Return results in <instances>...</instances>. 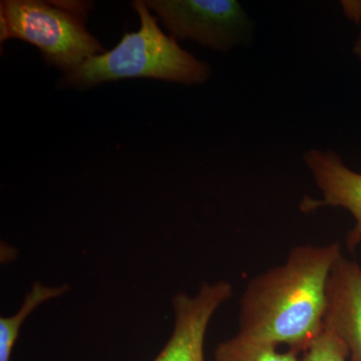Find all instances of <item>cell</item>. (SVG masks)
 Segmentation results:
<instances>
[{"label":"cell","instance_id":"cell-2","mask_svg":"<svg viewBox=\"0 0 361 361\" xmlns=\"http://www.w3.org/2000/svg\"><path fill=\"white\" fill-rule=\"evenodd\" d=\"M141 26L135 32L125 33L110 51L87 59L68 71L63 82L73 87H92L122 78H149L182 84L205 82L210 68L168 37L149 13L146 1H133Z\"/></svg>","mask_w":361,"mask_h":361},{"label":"cell","instance_id":"cell-10","mask_svg":"<svg viewBox=\"0 0 361 361\" xmlns=\"http://www.w3.org/2000/svg\"><path fill=\"white\" fill-rule=\"evenodd\" d=\"M345 344L331 330L323 326L322 331L303 351L301 361H348Z\"/></svg>","mask_w":361,"mask_h":361},{"label":"cell","instance_id":"cell-11","mask_svg":"<svg viewBox=\"0 0 361 361\" xmlns=\"http://www.w3.org/2000/svg\"><path fill=\"white\" fill-rule=\"evenodd\" d=\"M353 51H355L356 56L361 59V33L360 39H357V42H355V47H353Z\"/></svg>","mask_w":361,"mask_h":361},{"label":"cell","instance_id":"cell-7","mask_svg":"<svg viewBox=\"0 0 361 361\" xmlns=\"http://www.w3.org/2000/svg\"><path fill=\"white\" fill-rule=\"evenodd\" d=\"M323 326L341 339L353 361H361V267L342 255L327 282Z\"/></svg>","mask_w":361,"mask_h":361},{"label":"cell","instance_id":"cell-3","mask_svg":"<svg viewBox=\"0 0 361 361\" xmlns=\"http://www.w3.org/2000/svg\"><path fill=\"white\" fill-rule=\"evenodd\" d=\"M89 4L75 1H1V42L20 39L39 47L45 63L68 71L104 54L85 27Z\"/></svg>","mask_w":361,"mask_h":361},{"label":"cell","instance_id":"cell-9","mask_svg":"<svg viewBox=\"0 0 361 361\" xmlns=\"http://www.w3.org/2000/svg\"><path fill=\"white\" fill-rule=\"evenodd\" d=\"M213 361H298V358L295 351L280 353L277 346L237 334L218 344Z\"/></svg>","mask_w":361,"mask_h":361},{"label":"cell","instance_id":"cell-5","mask_svg":"<svg viewBox=\"0 0 361 361\" xmlns=\"http://www.w3.org/2000/svg\"><path fill=\"white\" fill-rule=\"evenodd\" d=\"M233 295L224 280L203 282L195 295L173 297L174 327L170 338L153 361H204V343L209 323L216 311Z\"/></svg>","mask_w":361,"mask_h":361},{"label":"cell","instance_id":"cell-1","mask_svg":"<svg viewBox=\"0 0 361 361\" xmlns=\"http://www.w3.org/2000/svg\"><path fill=\"white\" fill-rule=\"evenodd\" d=\"M341 255L338 243L292 248L283 264L249 282L238 334L296 353L305 350L322 331L327 282Z\"/></svg>","mask_w":361,"mask_h":361},{"label":"cell","instance_id":"cell-4","mask_svg":"<svg viewBox=\"0 0 361 361\" xmlns=\"http://www.w3.org/2000/svg\"><path fill=\"white\" fill-rule=\"evenodd\" d=\"M149 8L160 16L173 37L192 39L227 51L243 42L250 21L235 0H149Z\"/></svg>","mask_w":361,"mask_h":361},{"label":"cell","instance_id":"cell-6","mask_svg":"<svg viewBox=\"0 0 361 361\" xmlns=\"http://www.w3.org/2000/svg\"><path fill=\"white\" fill-rule=\"evenodd\" d=\"M322 199H303L300 204L304 213L313 212L322 207H341L346 209L355 219V226L348 233L346 246L355 250L361 244V174L350 170L332 152L310 149L304 157Z\"/></svg>","mask_w":361,"mask_h":361},{"label":"cell","instance_id":"cell-8","mask_svg":"<svg viewBox=\"0 0 361 361\" xmlns=\"http://www.w3.org/2000/svg\"><path fill=\"white\" fill-rule=\"evenodd\" d=\"M70 290V285L61 284L58 286L42 284L35 281L32 288L25 294L23 302L18 312L11 316L0 317V361H11L14 344L20 334L23 323L33 311L42 304L59 298Z\"/></svg>","mask_w":361,"mask_h":361}]
</instances>
